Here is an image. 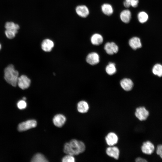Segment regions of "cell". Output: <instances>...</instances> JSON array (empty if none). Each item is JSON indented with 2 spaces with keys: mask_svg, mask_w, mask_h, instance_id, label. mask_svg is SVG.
Returning a JSON list of instances; mask_svg holds the SVG:
<instances>
[{
  "mask_svg": "<svg viewBox=\"0 0 162 162\" xmlns=\"http://www.w3.org/2000/svg\"><path fill=\"white\" fill-rule=\"evenodd\" d=\"M75 11L78 16L83 18H86L89 14L88 8L85 5L77 6L75 8Z\"/></svg>",
  "mask_w": 162,
  "mask_h": 162,
  "instance_id": "52a82bcc",
  "label": "cell"
},
{
  "mask_svg": "<svg viewBox=\"0 0 162 162\" xmlns=\"http://www.w3.org/2000/svg\"><path fill=\"white\" fill-rule=\"evenodd\" d=\"M1 44H0V50L1 49Z\"/></svg>",
  "mask_w": 162,
  "mask_h": 162,
  "instance_id": "1f68e13d",
  "label": "cell"
},
{
  "mask_svg": "<svg viewBox=\"0 0 162 162\" xmlns=\"http://www.w3.org/2000/svg\"><path fill=\"white\" fill-rule=\"evenodd\" d=\"M37 125V121L33 119L28 120L19 124L18 126V130L20 131H25L36 127Z\"/></svg>",
  "mask_w": 162,
  "mask_h": 162,
  "instance_id": "5b68a950",
  "label": "cell"
},
{
  "mask_svg": "<svg viewBox=\"0 0 162 162\" xmlns=\"http://www.w3.org/2000/svg\"><path fill=\"white\" fill-rule=\"evenodd\" d=\"M138 21L141 23L146 22L148 20L149 16L148 14L145 11H142L138 13L137 15Z\"/></svg>",
  "mask_w": 162,
  "mask_h": 162,
  "instance_id": "ffe728a7",
  "label": "cell"
},
{
  "mask_svg": "<svg viewBox=\"0 0 162 162\" xmlns=\"http://www.w3.org/2000/svg\"><path fill=\"white\" fill-rule=\"evenodd\" d=\"M106 71L109 75H111L115 74L116 71L115 64L112 62L109 63L106 67Z\"/></svg>",
  "mask_w": 162,
  "mask_h": 162,
  "instance_id": "cb8c5ba5",
  "label": "cell"
},
{
  "mask_svg": "<svg viewBox=\"0 0 162 162\" xmlns=\"http://www.w3.org/2000/svg\"><path fill=\"white\" fill-rule=\"evenodd\" d=\"M106 144L109 146H114L118 142V138L117 135L115 133L110 132L105 137Z\"/></svg>",
  "mask_w": 162,
  "mask_h": 162,
  "instance_id": "9c48e42d",
  "label": "cell"
},
{
  "mask_svg": "<svg viewBox=\"0 0 162 162\" xmlns=\"http://www.w3.org/2000/svg\"><path fill=\"white\" fill-rule=\"evenodd\" d=\"M86 148L84 143L76 140H71L64 144V151L67 154L72 155H78L84 151Z\"/></svg>",
  "mask_w": 162,
  "mask_h": 162,
  "instance_id": "6da1fadb",
  "label": "cell"
},
{
  "mask_svg": "<svg viewBox=\"0 0 162 162\" xmlns=\"http://www.w3.org/2000/svg\"><path fill=\"white\" fill-rule=\"evenodd\" d=\"M134 114L139 120L143 121L147 119L149 116L150 112L145 107L140 106L136 108Z\"/></svg>",
  "mask_w": 162,
  "mask_h": 162,
  "instance_id": "3957f363",
  "label": "cell"
},
{
  "mask_svg": "<svg viewBox=\"0 0 162 162\" xmlns=\"http://www.w3.org/2000/svg\"><path fill=\"white\" fill-rule=\"evenodd\" d=\"M86 61L88 63L91 65H95L99 62V56L96 52H91L87 55L86 58Z\"/></svg>",
  "mask_w": 162,
  "mask_h": 162,
  "instance_id": "7c38bea8",
  "label": "cell"
},
{
  "mask_svg": "<svg viewBox=\"0 0 162 162\" xmlns=\"http://www.w3.org/2000/svg\"><path fill=\"white\" fill-rule=\"evenodd\" d=\"M156 154L162 159V144H159L155 148Z\"/></svg>",
  "mask_w": 162,
  "mask_h": 162,
  "instance_id": "83f0119b",
  "label": "cell"
},
{
  "mask_svg": "<svg viewBox=\"0 0 162 162\" xmlns=\"http://www.w3.org/2000/svg\"><path fill=\"white\" fill-rule=\"evenodd\" d=\"M139 3V0H124L123 2V5L126 8L132 7L136 8Z\"/></svg>",
  "mask_w": 162,
  "mask_h": 162,
  "instance_id": "603a6c76",
  "label": "cell"
},
{
  "mask_svg": "<svg viewBox=\"0 0 162 162\" xmlns=\"http://www.w3.org/2000/svg\"><path fill=\"white\" fill-rule=\"evenodd\" d=\"M31 161L32 162H46L48 161L44 156L40 153H37L33 157Z\"/></svg>",
  "mask_w": 162,
  "mask_h": 162,
  "instance_id": "d4e9b609",
  "label": "cell"
},
{
  "mask_svg": "<svg viewBox=\"0 0 162 162\" xmlns=\"http://www.w3.org/2000/svg\"><path fill=\"white\" fill-rule=\"evenodd\" d=\"M54 45V43L52 40L49 39H46L42 42L41 47L44 51L49 52L52 50Z\"/></svg>",
  "mask_w": 162,
  "mask_h": 162,
  "instance_id": "9a60e30c",
  "label": "cell"
},
{
  "mask_svg": "<svg viewBox=\"0 0 162 162\" xmlns=\"http://www.w3.org/2000/svg\"><path fill=\"white\" fill-rule=\"evenodd\" d=\"M77 110L81 113H85L88 112L89 109L88 103L86 101L82 100L80 101L77 104Z\"/></svg>",
  "mask_w": 162,
  "mask_h": 162,
  "instance_id": "d6986e66",
  "label": "cell"
},
{
  "mask_svg": "<svg viewBox=\"0 0 162 162\" xmlns=\"http://www.w3.org/2000/svg\"><path fill=\"white\" fill-rule=\"evenodd\" d=\"M101 10L104 14L107 16L111 15L114 12L112 6L107 3H104L101 5Z\"/></svg>",
  "mask_w": 162,
  "mask_h": 162,
  "instance_id": "ac0fdd59",
  "label": "cell"
},
{
  "mask_svg": "<svg viewBox=\"0 0 162 162\" xmlns=\"http://www.w3.org/2000/svg\"><path fill=\"white\" fill-rule=\"evenodd\" d=\"M104 49L108 54L112 55L118 52V47L114 42H107L104 45Z\"/></svg>",
  "mask_w": 162,
  "mask_h": 162,
  "instance_id": "ba28073f",
  "label": "cell"
},
{
  "mask_svg": "<svg viewBox=\"0 0 162 162\" xmlns=\"http://www.w3.org/2000/svg\"><path fill=\"white\" fill-rule=\"evenodd\" d=\"M62 161L63 162H74L75 159L73 155L67 154L63 158Z\"/></svg>",
  "mask_w": 162,
  "mask_h": 162,
  "instance_id": "4316f807",
  "label": "cell"
},
{
  "mask_svg": "<svg viewBox=\"0 0 162 162\" xmlns=\"http://www.w3.org/2000/svg\"><path fill=\"white\" fill-rule=\"evenodd\" d=\"M106 153L109 157L118 160L119 156L120 151L116 146H110L106 148Z\"/></svg>",
  "mask_w": 162,
  "mask_h": 162,
  "instance_id": "30bf717a",
  "label": "cell"
},
{
  "mask_svg": "<svg viewBox=\"0 0 162 162\" xmlns=\"http://www.w3.org/2000/svg\"><path fill=\"white\" fill-rule=\"evenodd\" d=\"M19 72L15 70L12 64H10L4 70V78L6 81L14 87L17 85Z\"/></svg>",
  "mask_w": 162,
  "mask_h": 162,
  "instance_id": "7a4b0ae2",
  "label": "cell"
},
{
  "mask_svg": "<svg viewBox=\"0 0 162 162\" xmlns=\"http://www.w3.org/2000/svg\"><path fill=\"white\" fill-rule=\"evenodd\" d=\"M120 84L121 87L125 91L131 90L133 86V83L132 80L129 78H124L120 81Z\"/></svg>",
  "mask_w": 162,
  "mask_h": 162,
  "instance_id": "2e32d148",
  "label": "cell"
},
{
  "mask_svg": "<svg viewBox=\"0 0 162 162\" xmlns=\"http://www.w3.org/2000/svg\"><path fill=\"white\" fill-rule=\"evenodd\" d=\"M18 32L12 30L5 29V34L6 37L9 39L14 38Z\"/></svg>",
  "mask_w": 162,
  "mask_h": 162,
  "instance_id": "484cf974",
  "label": "cell"
},
{
  "mask_svg": "<svg viewBox=\"0 0 162 162\" xmlns=\"http://www.w3.org/2000/svg\"><path fill=\"white\" fill-rule=\"evenodd\" d=\"M128 43L130 46L134 50L140 48L142 46L141 40L137 37H134L131 38L129 40Z\"/></svg>",
  "mask_w": 162,
  "mask_h": 162,
  "instance_id": "4fadbf2b",
  "label": "cell"
},
{
  "mask_svg": "<svg viewBox=\"0 0 162 162\" xmlns=\"http://www.w3.org/2000/svg\"><path fill=\"white\" fill-rule=\"evenodd\" d=\"M141 148L144 154L151 155L154 152L155 147L154 143L151 141L147 140L143 142Z\"/></svg>",
  "mask_w": 162,
  "mask_h": 162,
  "instance_id": "277c9868",
  "label": "cell"
},
{
  "mask_svg": "<svg viewBox=\"0 0 162 162\" xmlns=\"http://www.w3.org/2000/svg\"><path fill=\"white\" fill-rule=\"evenodd\" d=\"M31 82V80L26 76L23 75L19 77L17 85L20 88L24 90L29 87Z\"/></svg>",
  "mask_w": 162,
  "mask_h": 162,
  "instance_id": "8992f818",
  "label": "cell"
},
{
  "mask_svg": "<svg viewBox=\"0 0 162 162\" xmlns=\"http://www.w3.org/2000/svg\"><path fill=\"white\" fill-rule=\"evenodd\" d=\"M5 29L10 30L18 32L20 27L19 25L13 22H7L5 24Z\"/></svg>",
  "mask_w": 162,
  "mask_h": 162,
  "instance_id": "7402d4cb",
  "label": "cell"
},
{
  "mask_svg": "<svg viewBox=\"0 0 162 162\" xmlns=\"http://www.w3.org/2000/svg\"><path fill=\"white\" fill-rule=\"evenodd\" d=\"M26 99V98L25 97H24L23 98V100H25Z\"/></svg>",
  "mask_w": 162,
  "mask_h": 162,
  "instance_id": "4dcf8cb0",
  "label": "cell"
},
{
  "mask_svg": "<svg viewBox=\"0 0 162 162\" xmlns=\"http://www.w3.org/2000/svg\"><path fill=\"white\" fill-rule=\"evenodd\" d=\"M135 161L136 162H147L148 161L145 158L139 157L135 159Z\"/></svg>",
  "mask_w": 162,
  "mask_h": 162,
  "instance_id": "f546056e",
  "label": "cell"
},
{
  "mask_svg": "<svg viewBox=\"0 0 162 162\" xmlns=\"http://www.w3.org/2000/svg\"><path fill=\"white\" fill-rule=\"evenodd\" d=\"M66 118L64 116L61 114H58L55 116L53 119V123L56 127H61L65 123Z\"/></svg>",
  "mask_w": 162,
  "mask_h": 162,
  "instance_id": "5bb4252c",
  "label": "cell"
},
{
  "mask_svg": "<svg viewBox=\"0 0 162 162\" xmlns=\"http://www.w3.org/2000/svg\"><path fill=\"white\" fill-rule=\"evenodd\" d=\"M90 40L92 44L98 46L102 43L104 39L102 36L101 34L98 33H95L92 36Z\"/></svg>",
  "mask_w": 162,
  "mask_h": 162,
  "instance_id": "e0dca14e",
  "label": "cell"
},
{
  "mask_svg": "<svg viewBox=\"0 0 162 162\" xmlns=\"http://www.w3.org/2000/svg\"><path fill=\"white\" fill-rule=\"evenodd\" d=\"M152 72L155 75L159 77L162 76V65L159 63L154 64L152 67Z\"/></svg>",
  "mask_w": 162,
  "mask_h": 162,
  "instance_id": "44dd1931",
  "label": "cell"
},
{
  "mask_svg": "<svg viewBox=\"0 0 162 162\" xmlns=\"http://www.w3.org/2000/svg\"><path fill=\"white\" fill-rule=\"evenodd\" d=\"M17 106L20 110L25 109L27 106V104L25 100H21L19 101L17 103Z\"/></svg>",
  "mask_w": 162,
  "mask_h": 162,
  "instance_id": "f1b7e54d",
  "label": "cell"
},
{
  "mask_svg": "<svg viewBox=\"0 0 162 162\" xmlns=\"http://www.w3.org/2000/svg\"><path fill=\"white\" fill-rule=\"evenodd\" d=\"M131 13L128 9L122 10L120 14V18L121 21L124 23H129L131 19Z\"/></svg>",
  "mask_w": 162,
  "mask_h": 162,
  "instance_id": "8fae6325",
  "label": "cell"
}]
</instances>
